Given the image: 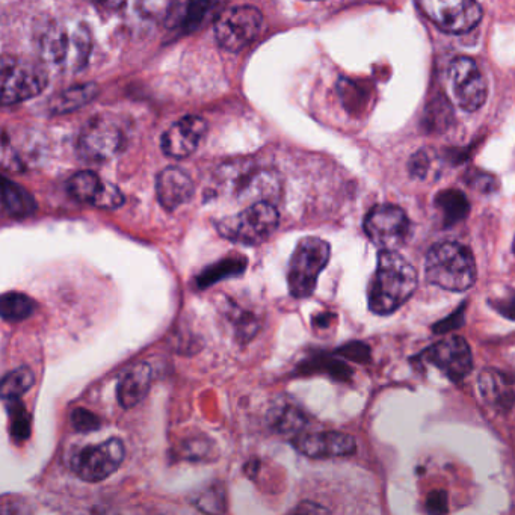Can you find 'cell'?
Wrapping results in <instances>:
<instances>
[{
    "label": "cell",
    "instance_id": "5bb4252c",
    "mask_svg": "<svg viewBox=\"0 0 515 515\" xmlns=\"http://www.w3.org/2000/svg\"><path fill=\"white\" fill-rule=\"evenodd\" d=\"M292 445L301 454L315 460L351 457L357 452L355 438L345 432L337 431L298 434L293 438Z\"/></svg>",
    "mask_w": 515,
    "mask_h": 515
},
{
    "label": "cell",
    "instance_id": "9a60e30c",
    "mask_svg": "<svg viewBox=\"0 0 515 515\" xmlns=\"http://www.w3.org/2000/svg\"><path fill=\"white\" fill-rule=\"evenodd\" d=\"M207 130L206 120L197 115H188L174 123L162 135V152L173 159H185L197 150Z\"/></svg>",
    "mask_w": 515,
    "mask_h": 515
},
{
    "label": "cell",
    "instance_id": "603a6c76",
    "mask_svg": "<svg viewBox=\"0 0 515 515\" xmlns=\"http://www.w3.org/2000/svg\"><path fill=\"white\" fill-rule=\"evenodd\" d=\"M35 309H37V303L25 293H4L0 300V315L7 322L25 321L34 315Z\"/></svg>",
    "mask_w": 515,
    "mask_h": 515
},
{
    "label": "cell",
    "instance_id": "7c38bea8",
    "mask_svg": "<svg viewBox=\"0 0 515 515\" xmlns=\"http://www.w3.org/2000/svg\"><path fill=\"white\" fill-rule=\"evenodd\" d=\"M420 358L437 367L441 374L460 383L472 371L473 358L469 343L460 336H449L426 349Z\"/></svg>",
    "mask_w": 515,
    "mask_h": 515
},
{
    "label": "cell",
    "instance_id": "d6986e66",
    "mask_svg": "<svg viewBox=\"0 0 515 515\" xmlns=\"http://www.w3.org/2000/svg\"><path fill=\"white\" fill-rule=\"evenodd\" d=\"M212 0H171L168 8V28L189 34L203 23Z\"/></svg>",
    "mask_w": 515,
    "mask_h": 515
},
{
    "label": "cell",
    "instance_id": "f1b7e54d",
    "mask_svg": "<svg viewBox=\"0 0 515 515\" xmlns=\"http://www.w3.org/2000/svg\"><path fill=\"white\" fill-rule=\"evenodd\" d=\"M73 49H75V61L78 68L84 67L91 52V34L87 26L81 25L73 34Z\"/></svg>",
    "mask_w": 515,
    "mask_h": 515
},
{
    "label": "cell",
    "instance_id": "d6a6232c",
    "mask_svg": "<svg viewBox=\"0 0 515 515\" xmlns=\"http://www.w3.org/2000/svg\"><path fill=\"white\" fill-rule=\"evenodd\" d=\"M464 322V309H458L457 312L452 313L449 318L443 319V321L438 322L437 325H434V331L437 334H446L451 333V331L457 330L463 325Z\"/></svg>",
    "mask_w": 515,
    "mask_h": 515
},
{
    "label": "cell",
    "instance_id": "9c48e42d",
    "mask_svg": "<svg viewBox=\"0 0 515 515\" xmlns=\"http://www.w3.org/2000/svg\"><path fill=\"white\" fill-rule=\"evenodd\" d=\"M448 79L452 99L463 111H479L487 102V81L473 59L467 56L454 59L449 65Z\"/></svg>",
    "mask_w": 515,
    "mask_h": 515
},
{
    "label": "cell",
    "instance_id": "277c9868",
    "mask_svg": "<svg viewBox=\"0 0 515 515\" xmlns=\"http://www.w3.org/2000/svg\"><path fill=\"white\" fill-rule=\"evenodd\" d=\"M330 256V244L321 238L307 236L298 242L287 271V286L293 298L304 300L315 292L319 275L328 265Z\"/></svg>",
    "mask_w": 515,
    "mask_h": 515
},
{
    "label": "cell",
    "instance_id": "8d00e7d4",
    "mask_svg": "<svg viewBox=\"0 0 515 515\" xmlns=\"http://www.w3.org/2000/svg\"><path fill=\"white\" fill-rule=\"evenodd\" d=\"M333 318V315H330V313H325V315L319 316V318L315 319L316 325H321V327H327L330 322H328V319Z\"/></svg>",
    "mask_w": 515,
    "mask_h": 515
},
{
    "label": "cell",
    "instance_id": "1f68e13d",
    "mask_svg": "<svg viewBox=\"0 0 515 515\" xmlns=\"http://www.w3.org/2000/svg\"><path fill=\"white\" fill-rule=\"evenodd\" d=\"M337 354L343 355L345 358H351V360L367 361L371 358V351L363 343H349V345L343 346L337 351Z\"/></svg>",
    "mask_w": 515,
    "mask_h": 515
},
{
    "label": "cell",
    "instance_id": "5b68a950",
    "mask_svg": "<svg viewBox=\"0 0 515 515\" xmlns=\"http://www.w3.org/2000/svg\"><path fill=\"white\" fill-rule=\"evenodd\" d=\"M2 105L13 106L34 99L46 90L49 84L47 71L37 62L26 61L16 56L5 55L0 65Z\"/></svg>",
    "mask_w": 515,
    "mask_h": 515
},
{
    "label": "cell",
    "instance_id": "7402d4cb",
    "mask_svg": "<svg viewBox=\"0 0 515 515\" xmlns=\"http://www.w3.org/2000/svg\"><path fill=\"white\" fill-rule=\"evenodd\" d=\"M435 207L441 213V223L452 227L469 215L470 204L466 195L458 189H446L435 197Z\"/></svg>",
    "mask_w": 515,
    "mask_h": 515
},
{
    "label": "cell",
    "instance_id": "d590c367",
    "mask_svg": "<svg viewBox=\"0 0 515 515\" xmlns=\"http://www.w3.org/2000/svg\"><path fill=\"white\" fill-rule=\"evenodd\" d=\"M293 512H328L327 509L322 508V506L315 505V503H301L298 508L293 509Z\"/></svg>",
    "mask_w": 515,
    "mask_h": 515
},
{
    "label": "cell",
    "instance_id": "8992f818",
    "mask_svg": "<svg viewBox=\"0 0 515 515\" xmlns=\"http://www.w3.org/2000/svg\"><path fill=\"white\" fill-rule=\"evenodd\" d=\"M126 145L123 130L117 123L106 117L91 118L78 139V153L82 161L102 164L120 155Z\"/></svg>",
    "mask_w": 515,
    "mask_h": 515
},
{
    "label": "cell",
    "instance_id": "e0dca14e",
    "mask_svg": "<svg viewBox=\"0 0 515 515\" xmlns=\"http://www.w3.org/2000/svg\"><path fill=\"white\" fill-rule=\"evenodd\" d=\"M479 393L488 407L506 413L515 404V381L497 369H484L479 375Z\"/></svg>",
    "mask_w": 515,
    "mask_h": 515
},
{
    "label": "cell",
    "instance_id": "30bf717a",
    "mask_svg": "<svg viewBox=\"0 0 515 515\" xmlns=\"http://www.w3.org/2000/svg\"><path fill=\"white\" fill-rule=\"evenodd\" d=\"M364 232L380 250H398L407 241L410 219L401 207L380 204L367 213Z\"/></svg>",
    "mask_w": 515,
    "mask_h": 515
},
{
    "label": "cell",
    "instance_id": "6da1fadb",
    "mask_svg": "<svg viewBox=\"0 0 515 515\" xmlns=\"http://www.w3.org/2000/svg\"><path fill=\"white\" fill-rule=\"evenodd\" d=\"M417 287V272L398 251L381 250L369 286V309L387 316L404 306Z\"/></svg>",
    "mask_w": 515,
    "mask_h": 515
},
{
    "label": "cell",
    "instance_id": "d4e9b609",
    "mask_svg": "<svg viewBox=\"0 0 515 515\" xmlns=\"http://www.w3.org/2000/svg\"><path fill=\"white\" fill-rule=\"evenodd\" d=\"M34 384L35 375L29 367H20V369L10 372V374L5 375L2 386H0L2 401L5 404V402L22 399V396L28 393L34 387Z\"/></svg>",
    "mask_w": 515,
    "mask_h": 515
},
{
    "label": "cell",
    "instance_id": "ba28073f",
    "mask_svg": "<svg viewBox=\"0 0 515 515\" xmlns=\"http://www.w3.org/2000/svg\"><path fill=\"white\" fill-rule=\"evenodd\" d=\"M263 28V16L257 8L233 7L216 20L215 37L227 52H241L250 46Z\"/></svg>",
    "mask_w": 515,
    "mask_h": 515
},
{
    "label": "cell",
    "instance_id": "484cf974",
    "mask_svg": "<svg viewBox=\"0 0 515 515\" xmlns=\"http://www.w3.org/2000/svg\"><path fill=\"white\" fill-rule=\"evenodd\" d=\"M245 266H247V260L245 259H227L221 260L216 265L207 268L203 274L198 277V287H210L216 281L223 280L226 277H232V275H239L244 272Z\"/></svg>",
    "mask_w": 515,
    "mask_h": 515
},
{
    "label": "cell",
    "instance_id": "ffe728a7",
    "mask_svg": "<svg viewBox=\"0 0 515 515\" xmlns=\"http://www.w3.org/2000/svg\"><path fill=\"white\" fill-rule=\"evenodd\" d=\"M97 94L99 87L96 84L76 85L53 96L49 102V111L56 115L78 111L93 102Z\"/></svg>",
    "mask_w": 515,
    "mask_h": 515
},
{
    "label": "cell",
    "instance_id": "836d02e7",
    "mask_svg": "<svg viewBox=\"0 0 515 515\" xmlns=\"http://www.w3.org/2000/svg\"><path fill=\"white\" fill-rule=\"evenodd\" d=\"M494 307L505 318L515 321V293L511 297L502 298V300L497 301V303H494Z\"/></svg>",
    "mask_w": 515,
    "mask_h": 515
},
{
    "label": "cell",
    "instance_id": "8fae6325",
    "mask_svg": "<svg viewBox=\"0 0 515 515\" xmlns=\"http://www.w3.org/2000/svg\"><path fill=\"white\" fill-rule=\"evenodd\" d=\"M126 448L120 438H109L99 446H88L75 455L71 469L87 482L105 481L123 464Z\"/></svg>",
    "mask_w": 515,
    "mask_h": 515
},
{
    "label": "cell",
    "instance_id": "4fadbf2b",
    "mask_svg": "<svg viewBox=\"0 0 515 515\" xmlns=\"http://www.w3.org/2000/svg\"><path fill=\"white\" fill-rule=\"evenodd\" d=\"M68 194L81 203L99 209L115 210L124 204V195L117 186L103 182L94 171H79L67 183Z\"/></svg>",
    "mask_w": 515,
    "mask_h": 515
},
{
    "label": "cell",
    "instance_id": "52a82bcc",
    "mask_svg": "<svg viewBox=\"0 0 515 515\" xmlns=\"http://www.w3.org/2000/svg\"><path fill=\"white\" fill-rule=\"evenodd\" d=\"M416 4L446 34H466L475 29L482 19L478 0H416Z\"/></svg>",
    "mask_w": 515,
    "mask_h": 515
},
{
    "label": "cell",
    "instance_id": "7a4b0ae2",
    "mask_svg": "<svg viewBox=\"0 0 515 515\" xmlns=\"http://www.w3.org/2000/svg\"><path fill=\"white\" fill-rule=\"evenodd\" d=\"M426 280L451 292H466L478 277L472 251L457 242H440L426 254Z\"/></svg>",
    "mask_w": 515,
    "mask_h": 515
},
{
    "label": "cell",
    "instance_id": "3957f363",
    "mask_svg": "<svg viewBox=\"0 0 515 515\" xmlns=\"http://www.w3.org/2000/svg\"><path fill=\"white\" fill-rule=\"evenodd\" d=\"M280 224V213L269 201H257L235 216L216 224L219 235L235 244L260 245L268 241Z\"/></svg>",
    "mask_w": 515,
    "mask_h": 515
},
{
    "label": "cell",
    "instance_id": "44dd1931",
    "mask_svg": "<svg viewBox=\"0 0 515 515\" xmlns=\"http://www.w3.org/2000/svg\"><path fill=\"white\" fill-rule=\"evenodd\" d=\"M2 201L8 215L14 218H28L37 210V201L32 197L31 192L26 191L23 186L17 185L8 177L2 179Z\"/></svg>",
    "mask_w": 515,
    "mask_h": 515
},
{
    "label": "cell",
    "instance_id": "2e32d148",
    "mask_svg": "<svg viewBox=\"0 0 515 515\" xmlns=\"http://www.w3.org/2000/svg\"><path fill=\"white\" fill-rule=\"evenodd\" d=\"M156 195L161 206L168 212L179 209L194 195L191 177L177 167H168L156 179Z\"/></svg>",
    "mask_w": 515,
    "mask_h": 515
},
{
    "label": "cell",
    "instance_id": "ac0fdd59",
    "mask_svg": "<svg viewBox=\"0 0 515 515\" xmlns=\"http://www.w3.org/2000/svg\"><path fill=\"white\" fill-rule=\"evenodd\" d=\"M152 367L147 363H138L121 375L117 386V399L121 407L130 410L136 407L149 393L152 387Z\"/></svg>",
    "mask_w": 515,
    "mask_h": 515
},
{
    "label": "cell",
    "instance_id": "f546056e",
    "mask_svg": "<svg viewBox=\"0 0 515 515\" xmlns=\"http://www.w3.org/2000/svg\"><path fill=\"white\" fill-rule=\"evenodd\" d=\"M71 425L78 432H93L100 428V419L91 411L78 408L71 414Z\"/></svg>",
    "mask_w": 515,
    "mask_h": 515
},
{
    "label": "cell",
    "instance_id": "4dcf8cb0",
    "mask_svg": "<svg viewBox=\"0 0 515 515\" xmlns=\"http://www.w3.org/2000/svg\"><path fill=\"white\" fill-rule=\"evenodd\" d=\"M426 508L434 514H445L448 512V494L443 490L432 491L426 500Z\"/></svg>",
    "mask_w": 515,
    "mask_h": 515
},
{
    "label": "cell",
    "instance_id": "cb8c5ba5",
    "mask_svg": "<svg viewBox=\"0 0 515 515\" xmlns=\"http://www.w3.org/2000/svg\"><path fill=\"white\" fill-rule=\"evenodd\" d=\"M70 38L59 26H49L40 38L41 55L53 64H61L67 58L70 46H73Z\"/></svg>",
    "mask_w": 515,
    "mask_h": 515
},
{
    "label": "cell",
    "instance_id": "4316f807",
    "mask_svg": "<svg viewBox=\"0 0 515 515\" xmlns=\"http://www.w3.org/2000/svg\"><path fill=\"white\" fill-rule=\"evenodd\" d=\"M5 407H7L8 414H10L11 437L17 443L28 440L29 435H31V416H29L26 408L23 407L22 399L5 402Z\"/></svg>",
    "mask_w": 515,
    "mask_h": 515
},
{
    "label": "cell",
    "instance_id": "83f0119b",
    "mask_svg": "<svg viewBox=\"0 0 515 515\" xmlns=\"http://www.w3.org/2000/svg\"><path fill=\"white\" fill-rule=\"evenodd\" d=\"M274 425L280 432H298L306 425V417L298 408L286 407L277 411Z\"/></svg>",
    "mask_w": 515,
    "mask_h": 515
},
{
    "label": "cell",
    "instance_id": "e575fe53",
    "mask_svg": "<svg viewBox=\"0 0 515 515\" xmlns=\"http://www.w3.org/2000/svg\"><path fill=\"white\" fill-rule=\"evenodd\" d=\"M91 2L102 13H115L126 5V0H91Z\"/></svg>",
    "mask_w": 515,
    "mask_h": 515
}]
</instances>
